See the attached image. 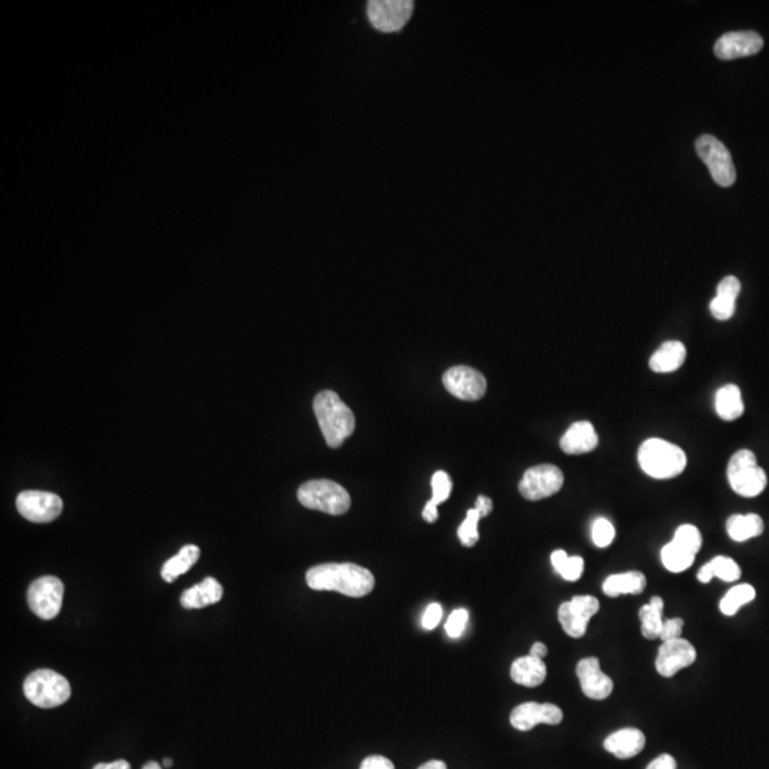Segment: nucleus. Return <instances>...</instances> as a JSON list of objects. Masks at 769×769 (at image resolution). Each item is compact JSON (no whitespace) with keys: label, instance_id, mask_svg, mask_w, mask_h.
Returning <instances> with one entry per match:
<instances>
[{"label":"nucleus","instance_id":"f257e3e1","mask_svg":"<svg viewBox=\"0 0 769 769\" xmlns=\"http://www.w3.org/2000/svg\"><path fill=\"white\" fill-rule=\"evenodd\" d=\"M307 585L316 592H338L360 599L374 590L375 577L353 563H327L307 571Z\"/></svg>","mask_w":769,"mask_h":769},{"label":"nucleus","instance_id":"f03ea898","mask_svg":"<svg viewBox=\"0 0 769 769\" xmlns=\"http://www.w3.org/2000/svg\"><path fill=\"white\" fill-rule=\"evenodd\" d=\"M314 412L321 432L332 449L342 447L355 431V416L348 405L332 391H322L314 400Z\"/></svg>","mask_w":769,"mask_h":769},{"label":"nucleus","instance_id":"7ed1b4c3","mask_svg":"<svg viewBox=\"0 0 769 769\" xmlns=\"http://www.w3.org/2000/svg\"><path fill=\"white\" fill-rule=\"evenodd\" d=\"M642 470L654 479H672L686 470V452L664 439H647L639 450Z\"/></svg>","mask_w":769,"mask_h":769},{"label":"nucleus","instance_id":"20e7f679","mask_svg":"<svg viewBox=\"0 0 769 769\" xmlns=\"http://www.w3.org/2000/svg\"><path fill=\"white\" fill-rule=\"evenodd\" d=\"M25 697L39 708H56L65 704L72 695L69 681L53 670H36L27 675L23 684Z\"/></svg>","mask_w":769,"mask_h":769},{"label":"nucleus","instance_id":"39448f33","mask_svg":"<svg viewBox=\"0 0 769 769\" xmlns=\"http://www.w3.org/2000/svg\"><path fill=\"white\" fill-rule=\"evenodd\" d=\"M298 501L302 506L313 510L339 516L351 509V496L348 492L328 479L309 480L298 489Z\"/></svg>","mask_w":769,"mask_h":769},{"label":"nucleus","instance_id":"423d86ee","mask_svg":"<svg viewBox=\"0 0 769 769\" xmlns=\"http://www.w3.org/2000/svg\"><path fill=\"white\" fill-rule=\"evenodd\" d=\"M726 478L735 493L742 497H757L765 490L768 478L759 468L754 452L741 449L729 459Z\"/></svg>","mask_w":769,"mask_h":769},{"label":"nucleus","instance_id":"0eeeda50","mask_svg":"<svg viewBox=\"0 0 769 769\" xmlns=\"http://www.w3.org/2000/svg\"><path fill=\"white\" fill-rule=\"evenodd\" d=\"M695 149L717 184L721 187H731L735 183L737 171L734 167L731 152L724 143L719 142L714 136L703 135L698 137Z\"/></svg>","mask_w":769,"mask_h":769},{"label":"nucleus","instance_id":"6e6552de","mask_svg":"<svg viewBox=\"0 0 769 769\" xmlns=\"http://www.w3.org/2000/svg\"><path fill=\"white\" fill-rule=\"evenodd\" d=\"M65 586L55 576H43L33 581L27 590V602L30 610L42 620H53L58 618L63 604Z\"/></svg>","mask_w":769,"mask_h":769},{"label":"nucleus","instance_id":"1a4fd4ad","mask_svg":"<svg viewBox=\"0 0 769 769\" xmlns=\"http://www.w3.org/2000/svg\"><path fill=\"white\" fill-rule=\"evenodd\" d=\"M414 8L412 0H370L367 15L377 32H400L409 22Z\"/></svg>","mask_w":769,"mask_h":769},{"label":"nucleus","instance_id":"9d476101","mask_svg":"<svg viewBox=\"0 0 769 769\" xmlns=\"http://www.w3.org/2000/svg\"><path fill=\"white\" fill-rule=\"evenodd\" d=\"M564 475L557 466L537 465L526 470L519 483V492L527 501H537L560 492Z\"/></svg>","mask_w":769,"mask_h":769},{"label":"nucleus","instance_id":"9b49d317","mask_svg":"<svg viewBox=\"0 0 769 769\" xmlns=\"http://www.w3.org/2000/svg\"><path fill=\"white\" fill-rule=\"evenodd\" d=\"M18 512L33 523H49L63 512V501L58 494L42 490H25L16 499Z\"/></svg>","mask_w":769,"mask_h":769},{"label":"nucleus","instance_id":"f8f14e48","mask_svg":"<svg viewBox=\"0 0 769 769\" xmlns=\"http://www.w3.org/2000/svg\"><path fill=\"white\" fill-rule=\"evenodd\" d=\"M443 386L450 395L468 402L482 400L487 391L486 377L479 370L465 365L447 369L443 375Z\"/></svg>","mask_w":769,"mask_h":769},{"label":"nucleus","instance_id":"ddd939ff","mask_svg":"<svg viewBox=\"0 0 769 769\" xmlns=\"http://www.w3.org/2000/svg\"><path fill=\"white\" fill-rule=\"evenodd\" d=\"M697 660V649L688 640L677 639L672 641L663 642L658 649L656 668L658 674L665 679H672L682 668L693 665Z\"/></svg>","mask_w":769,"mask_h":769},{"label":"nucleus","instance_id":"4468645a","mask_svg":"<svg viewBox=\"0 0 769 769\" xmlns=\"http://www.w3.org/2000/svg\"><path fill=\"white\" fill-rule=\"evenodd\" d=\"M576 674L586 697L602 701L609 698L613 693V680L602 672L599 658H583L577 664Z\"/></svg>","mask_w":769,"mask_h":769},{"label":"nucleus","instance_id":"2eb2a0df","mask_svg":"<svg viewBox=\"0 0 769 769\" xmlns=\"http://www.w3.org/2000/svg\"><path fill=\"white\" fill-rule=\"evenodd\" d=\"M563 721V711L555 704L524 703L517 705L510 714V724L517 731H530L539 724L557 726Z\"/></svg>","mask_w":769,"mask_h":769},{"label":"nucleus","instance_id":"dca6fc26","mask_svg":"<svg viewBox=\"0 0 769 769\" xmlns=\"http://www.w3.org/2000/svg\"><path fill=\"white\" fill-rule=\"evenodd\" d=\"M764 48V41L758 33L729 32L719 37L714 46V53L721 60L757 55Z\"/></svg>","mask_w":769,"mask_h":769},{"label":"nucleus","instance_id":"f3484780","mask_svg":"<svg viewBox=\"0 0 769 769\" xmlns=\"http://www.w3.org/2000/svg\"><path fill=\"white\" fill-rule=\"evenodd\" d=\"M599 445V435L587 421L576 422L567 429L560 440V447L567 454H583L592 452Z\"/></svg>","mask_w":769,"mask_h":769},{"label":"nucleus","instance_id":"a211bd4d","mask_svg":"<svg viewBox=\"0 0 769 769\" xmlns=\"http://www.w3.org/2000/svg\"><path fill=\"white\" fill-rule=\"evenodd\" d=\"M646 747V735L637 728L620 729L604 741V748L618 759H630Z\"/></svg>","mask_w":769,"mask_h":769},{"label":"nucleus","instance_id":"6ab92c4d","mask_svg":"<svg viewBox=\"0 0 769 769\" xmlns=\"http://www.w3.org/2000/svg\"><path fill=\"white\" fill-rule=\"evenodd\" d=\"M224 595L222 586L215 580L214 577L204 579L200 585L192 586L185 590L180 597V602L184 609H204L220 602Z\"/></svg>","mask_w":769,"mask_h":769},{"label":"nucleus","instance_id":"aec40b11","mask_svg":"<svg viewBox=\"0 0 769 769\" xmlns=\"http://www.w3.org/2000/svg\"><path fill=\"white\" fill-rule=\"evenodd\" d=\"M510 677L516 684L533 688V687L541 686L545 682L546 677H548V667H546L545 661L532 657L529 654L526 657H520L513 661L512 667H510Z\"/></svg>","mask_w":769,"mask_h":769},{"label":"nucleus","instance_id":"412c9836","mask_svg":"<svg viewBox=\"0 0 769 769\" xmlns=\"http://www.w3.org/2000/svg\"><path fill=\"white\" fill-rule=\"evenodd\" d=\"M686 356V345L680 341H667L651 356L649 368L657 374L674 372L684 365Z\"/></svg>","mask_w":769,"mask_h":769},{"label":"nucleus","instance_id":"4be33fe9","mask_svg":"<svg viewBox=\"0 0 769 769\" xmlns=\"http://www.w3.org/2000/svg\"><path fill=\"white\" fill-rule=\"evenodd\" d=\"M647 580L644 574L640 571H627V573L613 574L607 577L602 592L609 597H618L621 594H641L646 588Z\"/></svg>","mask_w":769,"mask_h":769},{"label":"nucleus","instance_id":"5701e85b","mask_svg":"<svg viewBox=\"0 0 769 769\" xmlns=\"http://www.w3.org/2000/svg\"><path fill=\"white\" fill-rule=\"evenodd\" d=\"M715 412L722 421H735L744 414V400L737 384H726L715 395Z\"/></svg>","mask_w":769,"mask_h":769},{"label":"nucleus","instance_id":"b1692460","mask_svg":"<svg viewBox=\"0 0 769 769\" xmlns=\"http://www.w3.org/2000/svg\"><path fill=\"white\" fill-rule=\"evenodd\" d=\"M200 555L201 552L198 546H184L177 555H173L170 560L164 563L163 569H161L163 580L167 581V583H173V581L177 580L178 577L187 573L196 564L197 560L200 559Z\"/></svg>","mask_w":769,"mask_h":769},{"label":"nucleus","instance_id":"393cba45","mask_svg":"<svg viewBox=\"0 0 769 769\" xmlns=\"http://www.w3.org/2000/svg\"><path fill=\"white\" fill-rule=\"evenodd\" d=\"M726 532L734 541L742 543L764 532V522L758 515H734L726 520Z\"/></svg>","mask_w":769,"mask_h":769},{"label":"nucleus","instance_id":"a878e982","mask_svg":"<svg viewBox=\"0 0 769 769\" xmlns=\"http://www.w3.org/2000/svg\"><path fill=\"white\" fill-rule=\"evenodd\" d=\"M663 611L664 602L658 595H654L649 604L640 609L639 618L641 620V634L644 639H660L661 628H663Z\"/></svg>","mask_w":769,"mask_h":769},{"label":"nucleus","instance_id":"bb28decb","mask_svg":"<svg viewBox=\"0 0 769 769\" xmlns=\"http://www.w3.org/2000/svg\"><path fill=\"white\" fill-rule=\"evenodd\" d=\"M695 555L687 552L686 548L677 545L674 540L670 541L661 550V562L665 569L672 573H682L693 566Z\"/></svg>","mask_w":769,"mask_h":769},{"label":"nucleus","instance_id":"cd10ccee","mask_svg":"<svg viewBox=\"0 0 769 769\" xmlns=\"http://www.w3.org/2000/svg\"><path fill=\"white\" fill-rule=\"evenodd\" d=\"M552 564L555 571L567 581L579 580L585 571V560L580 555L569 557L564 550L553 552Z\"/></svg>","mask_w":769,"mask_h":769},{"label":"nucleus","instance_id":"c85d7f7f","mask_svg":"<svg viewBox=\"0 0 769 769\" xmlns=\"http://www.w3.org/2000/svg\"><path fill=\"white\" fill-rule=\"evenodd\" d=\"M755 599V588L751 585H740L731 588L719 602V610L726 616H734L741 607Z\"/></svg>","mask_w":769,"mask_h":769},{"label":"nucleus","instance_id":"c756f323","mask_svg":"<svg viewBox=\"0 0 769 769\" xmlns=\"http://www.w3.org/2000/svg\"><path fill=\"white\" fill-rule=\"evenodd\" d=\"M559 621L563 630L570 637L573 639H581L587 632L588 621L580 618L579 614L571 609L570 602H563L559 609Z\"/></svg>","mask_w":769,"mask_h":769},{"label":"nucleus","instance_id":"7c9ffc66","mask_svg":"<svg viewBox=\"0 0 769 769\" xmlns=\"http://www.w3.org/2000/svg\"><path fill=\"white\" fill-rule=\"evenodd\" d=\"M480 519L482 517H480L479 512L476 509L469 510L466 519L463 520V523L457 529V536H459L462 545L466 546V548H472V546H475L479 541L478 524H479Z\"/></svg>","mask_w":769,"mask_h":769},{"label":"nucleus","instance_id":"2f4dec72","mask_svg":"<svg viewBox=\"0 0 769 769\" xmlns=\"http://www.w3.org/2000/svg\"><path fill=\"white\" fill-rule=\"evenodd\" d=\"M674 541L677 545L686 548L687 552L697 555L703 546V537L700 530L693 524H682L675 530Z\"/></svg>","mask_w":769,"mask_h":769},{"label":"nucleus","instance_id":"473e14b6","mask_svg":"<svg viewBox=\"0 0 769 769\" xmlns=\"http://www.w3.org/2000/svg\"><path fill=\"white\" fill-rule=\"evenodd\" d=\"M712 570H714V577H719L722 581L738 580L741 577V567L733 559L726 557V555H717L711 560Z\"/></svg>","mask_w":769,"mask_h":769},{"label":"nucleus","instance_id":"72a5a7b5","mask_svg":"<svg viewBox=\"0 0 769 769\" xmlns=\"http://www.w3.org/2000/svg\"><path fill=\"white\" fill-rule=\"evenodd\" d=\"M592 537L597 548H609L616 537V529L610 520L600 517L593 524Z\"/></svg>","mask_w":769,"mask_h":769},{"label":"nucleus","instance_id":"f704fd0d","mask_svg":"<svg viewBox=\"0 0 769 769\" xmlns=\"http://www.w3.org/2000/svg\"><path fill=\"white\" fill-rule=\"evenodd\" d=\"M570 606L586 621L592 620L600 610L599 600L593 595H576L570 600Z\"/></svg>","mask_w":769,"mask_h":769},{"label":"nucleus","instance_id":"c9c22d12","mask_svg":"<svg viewBox=\"0 0 769 769\" xmlns=\"http://www.w3.org/2000/svg\"><path fill=\"white\" fill-rule=\"evenodd\" d=\"M450 492H452V480H450L449 475L443 470L436 472L432 478V499L431 501L435 505H440L449 499Z\"/></svg>","mask_w":769,"mask_h":769},{"label":"nucleus","instance_id":"e433bc0d","mask_svg":"<svg viewBox=\"0 0 769 769\" xmlns=\"http://www.w3.org/2000/svg\"><path fill=\"white\" fill-rule=\"evenodd\" d=\"M735 302L737 301L731 299V298L717 295L710 304V309H711L714 318L719 321H726L733 318L734 313H735Z\"/></svg>","mask_w":769,"mask_h":769},{"label":"nucleus","instance_id":"4c0bfd02","mask_svg":"<svg viewBox=\"0 0 769 769\" xmlns=\"http://www.w3.org/2000/svg\"><path fill=\"white\" fill-rule=\"evenodd\" d=\"M468 611L463 609L454 610V613L450 614L449 618H447V633L449 637L452 639H457L459 635L463 633L465 630L466 623H468Z\"/></svg>","mask_w":769,"mask_h":769},{"label":"nucleus","instance_id":"58836bf2","mask_svg":"<svg viewBox=\"0 0 769 769\" xmlns=\"http://www.w3.org/2000/svg\"><path fill=\"white\" fill-rule=\"evenodd\" d=\"M682 628H684V620H682V618H668V620H665L664 623H663L660 640H663V642H665L681 639Z\"/></svg>","mask_w":769,"mask_h":769},{"label":"nucleus","instance_id":"ea45409f","mask_svg":"<svg viewBox=\"0 0 769 769\" xmlns=\"http://www.w3.org/2000/svg\"><path fill=\"white\" fill-rule=\"evenodd\" d=\"M740 292L741 283L738 281V278H735V276H726V278L719 283V288H717V295L731 298V299H735V301H737Z\"/></svg>","mask_w":769,"mask_h":769},{"label":"nucleus","instance_id":"a19ab883","mask_svg":"<svg viewBox=\"0 0 769 769\" xmlns=\"http://www.w3.org/2000/svg\"><path fill=\"white\" fill-rule=\"evenodd\" d=\"M443 610L440 607V604L438 602H433L431 606L426 609L425 614H423V618H422V625L426 628V630H433L436 625H439L440 620H442Z\"/></svg>","mask_w":769,"mask_h":769},{"label":"nucleus","instance_id":"79ce46f5","mask_svg":"<svg viewBox=\"0 0 769 769\" xmlns=\"http://www.w3.org/2000/svg\"><path fill=\"white\" fill-rule=\"evenodd\" d=\"M360 769H395L393 762L382 755H372L363 759Z\"/></svg>","mask_w":769,"mask_h":769},{"label":"nucleus","instance_id":"37998d69","mask_svg":"<svg viewBox=\"0 0 769 769\" xmlns=\"http://www.w3.org/2000/svg\"><path fill=\"white\" fill-rule=\"evenodd\" d=\"M647 769H677V761L670 754H663L649 762Z\"/></svg>","mask_w":769,"mask_h":769},{"label":"nucleus","instance_id":"c03bdc74","mask_svg":"<svg viewBox=\"0 0 769 769\" xmlns=\"http://www.w3.org/2000/svg\"><path fill=\"white\" fill-rule=\"evenodd\" d=\"M475 509L479 512L480 517H486L493 509V501H490L489 497L479 496L476 501Z\"/></svg>","mask_w":769,"mask_h":769},{"label":"nucleus","instance_id":"a18cd8bd","mask_svg":"<svg viewBox=\"0 0 769 769\" xmlns=\"http://www.w3.org/2000/svg\"><path fill=\"white\" fill-rule=\"evenodd\" d=\"M422 516H423V519L428 523H433L438 520L439 517V513H438V505H435L432 501H429L426 503L425 509H423V512H422Z\"/></svg>","mask_w":769,"mask_h":769},{"label":"nucleus","instance_id":"49530a36","mask_svg":"<svg viewBox=\"0 0 769 769\" xmlns=\"http://www.w3.org/2000/svg\"><path fill=\"white\" fill-rule=\"evenodd\" d=\"M697 579L700 583H704V585L705 583H710L714 579V570H712L711 563H707V564L701 567Z\"/></svg>","mask_w":769,"mask_h":769},{"label":"nucleus","instance_id":"de8ad7c7","mask_svg":"<svg viewBox=\"0 0 769 769\" xmlns=\"http://www.w3.org/2000/svg\"><path fill=\"white\" fill-rule=\"evenodd\" d=\"M93 769H131L130 764L128 761H124V759H117L114 762H109V764H97Z\"/></svg>","mask_w":769,"mask_h":769},{"label":"nucleus","instance_id":"09e8293b","mask_svg":"<svg viewBox=\"0 0 769 769\" xmlns=\"http://www.w3.org/2000/svg\"><path fill=\"white\" fill-rule=\"evenodd\" d=\"M530 656L543 660L548 656V647L543 642H534L532 649H530Z\"/></svg>","mask_w":769,"mask_h":769},{"label":"nucleus","instance_id":"8fccbe9b","mask_svg":"<svg viewBox=\"0 0 769 769\" xmlns=\"http://www.w3.org/2000/svg\"><path fill=\"white\" fill-rule=\"evenodd\" d=\"M417 769H447V764L443 761H438V759H432V761H428L423 764V765L419 766Z\"/></svg>","mask_w":769,"mask_h":769},{"label":"nucleus","instance_id":"3c124183","mask_svg":"<svg viewBox=\"0 0 769 769\" xmlns=\"http://www.w3.org/2000/svg\"><path fill=\"white\" fill-rule=\"evenodd\" d=\"M143 769H163V768H161V765H160V764H159V762L150 761V762H147V764H145L144 766H143Z\"/></svg>","mask_w":769,"mask_h":769},{"label":"nucleus","instance_id":"603ef678","mask_svg":"<svg viewBox=\"0 0 769 769\" xmlns=\"http://www.w3.org/2000/svg\"><path fill=\"white\" fill-rule=\"evenodd\" d=\"M171 765H173V759L164 758V761H163L164 768H171Z\"/></svg>","mask_w":769,"mask_h":769}]
</instances>
